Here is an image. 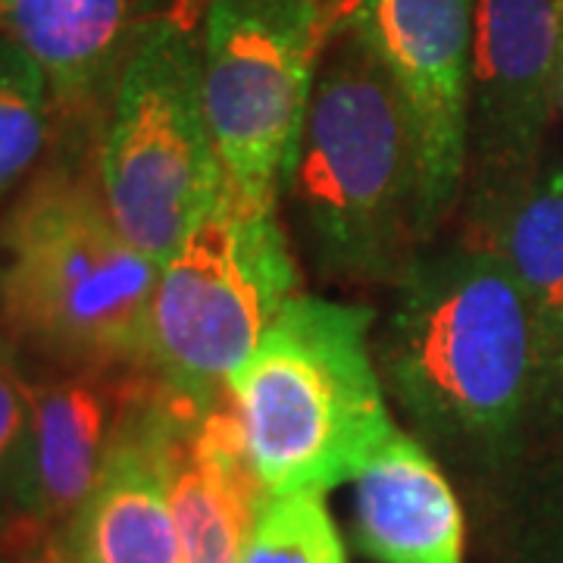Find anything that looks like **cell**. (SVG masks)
Instances as JSON below:
<instances>
[{"label": "cell", "instance_id": "obj_1", "mask_svg": "<svg viewBox=\"0 0 563 563\" xmlns=\"http://www.w3.org/2000/svg\"><path fill=\"white\" fill-rule=\"evenodd\" d=\"M410 435L479 498L532 422L554 366L501 257L470 235L426 247L373 342Z\"/></svg>", "mask_w": 563, "mask_h": 563}, {"label": "cell", "instance_id": "obj_2", "mask_svg": "<svg viewBox=\"0 0 563 563\" xmlns=\"http://www.w3.org/2000/svg\"><path fill=\"white\" fill-rule=\"evenodd\" d=\"M279 207L322 282L395 288L435 242L410 107L351 25L322 51Z\"/></svg>", "mask_w": 563, "mask_h": 563}, {"label": "cell", "instance_id": "obj_3", "mask_svg": "<svg viewBox=\"0 0 563 563\" xmlns=\"http://www.w3.org/2000/svg\"><path fill=\"white\" fill-rule=\"evenodd\" d=\"M157 279L101 176L73 163L41 169L0 217V339L47 369L151 366Z\"/></svg>", "mask_w": 563, "mask_h": 563}, {"label": "cell", "instance_id": "obj_4", "mask_svg": "<svg viewBox=\"0 0 563 563\" xmlns=\"http://www.w3.org/2000/svg\"><path fill=\"white\" fill-rule=\"evenodd\" d=\"M373 322L366 303L295 295L232 373L225 388L269 495L351 483L398 432Z\"/></svg>", "mask_w": 563, "mask_h": 563}, {"label": "cell", "instance_id": "obj_5", "mask_svg": "<svg viewBox=\"0 0 563 563\" xmlns=\"http://www.w3.org/2000/svg\"><path fill=\"white\" fill-rule=\"evenodd\" d=\"M295 263L279 201L222 181L220 198L161 266L147 332L161 383L195 401L220 398L295 298Z\"/></svg>", "mask_w": 563, "mask_h": 563}, {"label": "cell", "instance_id": "obj_6", "mask_svg": "<svg viewBox=\"0 0 563 563\" xmlns=\"http://www.w3.org/2000/svg\"><path fill=\"white\" fill-rule=\"evenodd\" d=\"M98 176L122 235L157 266L220 198L225 169L203 103L201 38L173 13L157 16L122 73Z\"/></svg>", "mask_w": 563, "mask_h": 563}, {"label": "cell", "instance_id": "obj_7", "mask_svg": "<svg viewBox=\"0 0 563 563\" xmlns=\"http://www.w3.org/2000/svg\"><path fill=\"white\" fill-rule=\"evenodd\" d=\"M329 44L322 0H207L203 103L225 179L279 201Z\"/></svg>", "mask_w": 563, "mask_h": 563}, {"label": "cell", "instance_id": "obj_8", "mask_svg": "<svg viewBox=\"0 0 563 563\" xmlns=\"http://www.w3.org/2000/svg\"><path fill=\"white\" fill-rule=\"evenodd\" d=\"M558 0H476L466 95V213L520 188L561 103Z\"/></svg>", "mask_w": 563, "mask_h": 563}, {"label": "cell", "instance_id": "obj_9", "mask_svg": "<svg viewBox=\"0 0 563 563\" xmlns=\"http://www.w3.org/2000/svg\"><path fill=\"white\" fill-rule=\"evenodd\" d=\"M473 10L476 0H357L347 22L410 107L432 239L463 201Z\"/></svg>", "mask_w": 563, "mask_h": 563}, {"label": "cell", "instance_id": "obj_10", "mask_svg": "<svg viewBox=\"0 0 563 563\" xmlns=\"http://www.w3.org/2000/svg\"><path fill=\"white\" fill-rule=\"evenodd\" d=\"M161 385L154 366H81L29 376L32 420L7 526L60 532L98 483L122 429L157 398Z\"/></svg>", "mask_w": 563, "mask_h": 563}, {"label": "cell", "instance_id": "obj_11", "mask_svg": "<svg viewBox=\"0 0 563 563\" xmlns=\"http://www.w3.org/2000/svg\"><path fill=\"white\" fill-rule=\"evenodd\" d=\"M154 429L181 563H242L273 495L251 461L229 388L220 398L195 401L163 385Z\"/></svg>", "mask_w": 563, "mask_h": 563}, {"label": "cell", "instance_id": "obj_12", "mask_svg": "<svg viewBox=\"0 0 563 563\" xmlns=\"http://www.w3.org/2000/svg\"><path fill=\"white\" fill-rule=\"evenodd\" d=\"M0 22L44 73L54 120L103 132L122 73L157 13L154 0H0Z\"/></svg>", "mask_w": 563, "mask_h": 563}, {"label": "cell", "instance_id": "obj_13", "mask_svg": "<svg viewBox=\"0 0 563 563\" xmlns=\"http://www.w3.org/2000/svg\"><path fill=\"white\" fill-rule=\"evenodd\" d=\"M157 398L122 429L95 488L60 529L69 563H181L154 429Z\"/></svg>", "mask_w": 563, "mask_h": 563}, {"label": "cell", "instance_id": "obj_14", "mask_svg": "<svg viewBox=\"0 0 563 563\" xmlns=\"http://www.w3.org/2000/svg\"><path fill=\"white\" fill-rule=\"evenodd\" d=\"M354 483V542L369 561L466 563L461 501L410 432L398 429Z\"/></svg>", "mask_w": 563, "mask_h": 563}, {"label": "cell", "instance_id": "obj_15", "mask_svg": "<svg viewBox=\"0 0 563 563\" xmlns=\"http://www.w3.org/2000/svg\"><path fill=\"white\" fill-rule=\"evenodd\" d=\"M476 501L504 563H563V366L517 451Z\"/></svg>", "mask_w": 563, "mask_h": 563}, {"label": "cell", "instance_id": "obj_16", "mask_svg": "<svg viewBox=\"0 0 563 563\" xmlns=\"http://www.w3.org/2000/svg\"><path fill=\"white\" fill-rule=\"evenodd\" d=\"M466 235L501 257L536 313L548 361L563 366V166H539L510 195L470 210Z\"/></svg>", "mask_w": 563, "mask_h": 563}, {"label": "cell", "instance_id": "obj_17", "mask_svg": "<svg viewBox=\"0 0 563 563\" xmlns=\"http://www.w3.org/2000/svg\"><path fill=\"white\" fill-rule=\"evenodd\" d=\"M54 129L47 79L16 41L0 32V198L35 166Z\"/></svg>", "mask_w": 563, "mask_h": 563}, {"label": "cell", "instance_id": "obj_18", "mask_svg": "<svg viewBox=\"0 0 563 563\" xmlns=\"http://www.w3.org/2000/svg\"><path fill=\"white\" fill-rule=\"evenodd\" d=\"M242 563H347V554L320 492H295L266 501Z\"/></svg>", "mask_w": 563, "mask_h": 563}, {"label": "cell", "instance_id": "obj_19", "mask_svg": "<svg viewBox=\"0 0 563 563\" xmlns=\"http://www.w3.org/2000/svg\"><path fill=\"white\" fill-rule=\"evenodd\" d=\"M29 420H32L29 376L22 369L20 354L0 339V529L13 517Z\"/></svg>", "mask_w": 563, "mask_h": 563}, {"label": "cell", "instance_id": "obj_20", "mask_svg": "<svg viewBox=\"0 0 563 563\" xmlns=\"http://www.w3.org/2000/svg\"><path fill=\"white\" fill-rule=\"evenodd\" d=\"M7 563H69L60 551V532H10L0 539Z\"/></svg>", "mask_w": 563, "mask_h": 563}, {"label": "cell", "instance_id": "obj_21", "mask_svg": "<svg viewBox=\"0 0 563 563\" xmlns=\"http://www.w3.org/2000/svg\"><path fill=\"white\" fill-rule=\"evenodd\" d=\"M561 103H563V51H561Z\"/></svg>", "mask_w": 563, "mask_h": 563}, {"label": "cell", "instance_id": "obj_22", "mask_svg": "<svg viewBox=\"0 0 563 563\" xmlns=\"http://www.w3.org/2000/svg\"><path fill=\"white\" fill-rule=\"evenodd\" d=\"M0 563H7V561H3V554H0Z\"/></svg>", "mask_w": 563, "mask_h": 563}]
</instances>
